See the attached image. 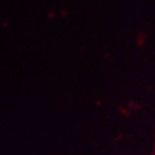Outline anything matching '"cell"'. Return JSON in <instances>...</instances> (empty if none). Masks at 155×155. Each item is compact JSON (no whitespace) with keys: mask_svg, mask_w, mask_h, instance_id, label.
Segmentation results:
<instances>
[{"mask_svg":"<svg viewBox=\"0 0 155 155\" xmlns=\"http://www.w3.org/2000/svg\"><path fill=\"white\" fill-rule=\"evenodd\" d=\"M129 106L131 109H138V107H139V104H138L137 102H134V101H130Z\"/></svg>","mask_w":155,"mask_h":155,"instance_id":"6da1fadb","label":"cell"}]
</instances>
